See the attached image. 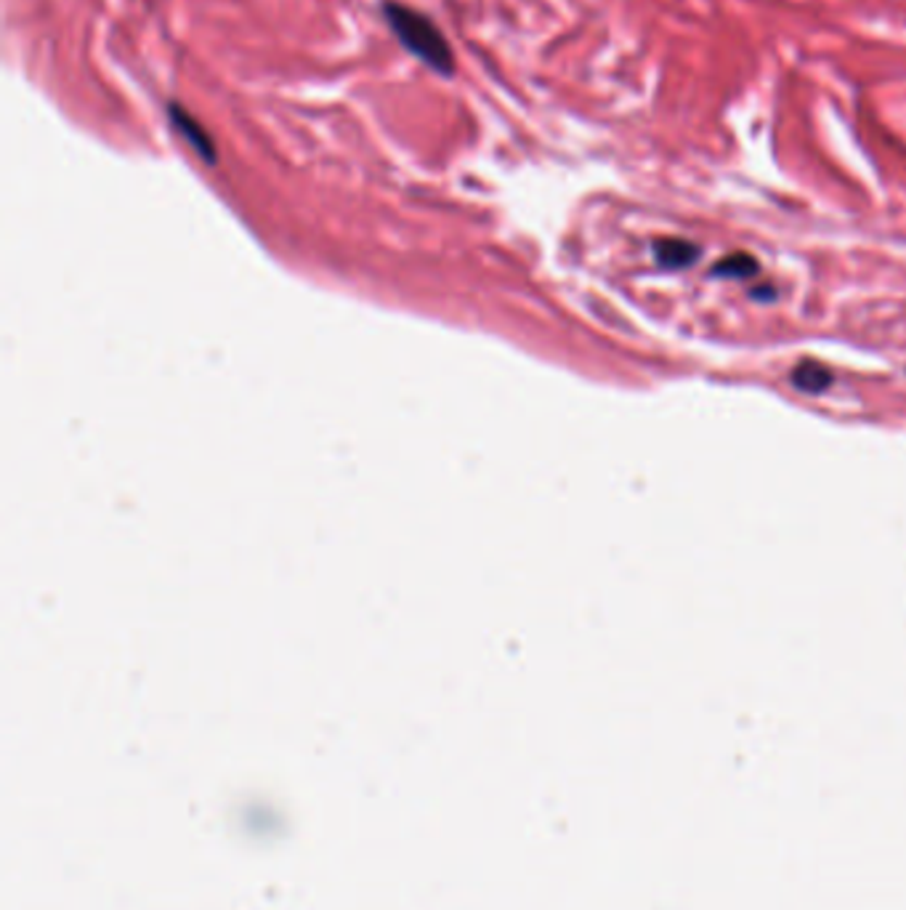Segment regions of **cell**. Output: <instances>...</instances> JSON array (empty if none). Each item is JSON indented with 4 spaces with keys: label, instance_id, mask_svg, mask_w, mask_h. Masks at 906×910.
<instances>
[{
    "label": "cell",
    "instance_id": "1",
    "mask_svg": "<svg viewBox=\"0 0 906 910\" xmlns=\"http://www.w3.org/2000/svg\"><path fill=\"white\" fill-rule=\"evenodd\" d=\"M383 16L399 43L413 53L417 62H423L437 75L450 77L455 73V51H452L450 40L431 16L420 14L410 5L393 3V0L383 3Z\"/></svg>",
    "mask_w": 906,
    "mask_h": 910
},
{
    "label": "cell",
    "instance_id": "3",
    "mask_svg": "<svg viewBox=\"0 0 906 910\" xmlns=\"http://www.w3.org/2000/svg\"><path fill=\"white\" fill-rule=\"evenodd\" d=\"M657 253H659L662 264H667V266H687L696 259V248L689 246V242H683V240L659 242Z\"/></svg>",
    "mask_w": 906,
    "mask_h": 910
},
{
    "label": "cell",
    "instance_id": "2",
    "mask_svg": "<svg viewBox=\"0 0 906 910\" xmlns=\"http://www.w3.org/2000/svg\"><path fill=\"white\" fill-rule=\"evenodd\" d=\"M168 115H171L173 128H176V134L184 136V139H187V145H192V150L202 154V160H207V163H216V147H213L211 136L202 130L200 123H197L181 104H176V101L168 104Z\"/></svg>",
    "mask_w": 906,
    "mask_h": 910
}]
</instances>
